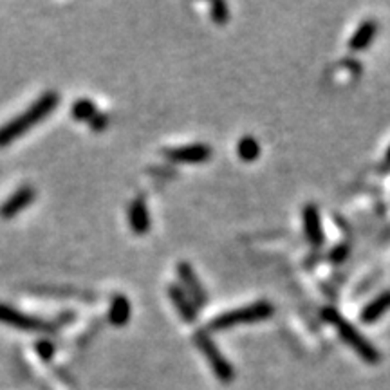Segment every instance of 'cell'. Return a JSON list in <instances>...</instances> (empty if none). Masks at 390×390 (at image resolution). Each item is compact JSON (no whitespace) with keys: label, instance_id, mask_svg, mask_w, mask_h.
<instances>
[{"label":"cell","instance_id":"cell-3","mask_svg":"<svg viewBox=\"0 0 390 390\" xmlns=\"http://www.w3.org/2000/svg\"><path fill=\"white\" fill-rule=\"evenodd\" d=\"M275 307L268 300L255 302V304L246 305V307H238L233 311H226L223 315L211 318L208 329L210 331H226V329L235 327L242 324H257V322L270 320L273 316Z\"/></svg>","mask_w":390,"mask_h":390},{"label":"cell","instance_id":"cell-10","mask_svg":"<svg viewBox=\"0 0 390 390\" xmlns=\"http://www.w3.org/2000/svg\"><path fill=\"white\" fill-rule=\"evenodd\" d=\"M129 224L136 235H147L152 226L150 221V211L147 206V199L144 197H136L132 203L129 204Z\"/></svg>","mask_w":390,"mask_h":390},{"label":"cell","instance_id":"cell-4","mask_svg":"<svg viewBox=\"0 0 390 390\" xmlns=\"http://www.w3.org/2000/svg\"><path fill=\"white\" fill-rule=\"evenodd\" d=\"M194 342L195 345H197V349H199V351L204 354V358L208 359V365H210V369L214 371L215 378H217L221 383H224V385L233 383L235 379L233 365H231V363L228 362L226 356L221 352V349H218L217 344L211 339V336L208 334V331H203V329L195 331Z\"/></svg>","mask_w":390,"mask_h":390},{"label":"cell","instance_id":"cell-8","mask_svg":"<svg viewBox=\"0 0 390 390\" xmlns=\"http://www.w3.org/2000/svg\"><path fill=\"white\" fill-rule=\"evenodd\" d=\"M36 197V190L31 184H23L20 186L15 194H11L8 199L4 201V204L0 206V215L4 218H13L20 214L22 210H26L28 206H31V203Z\"/></svg>","mask_w":390,"mask_h":390},{"label":"cell","instance_id":"cell-19","mask_svg":"<svg viewBox=\"0 0 390 390\" xmlns=\"http://www.w3.org/2000/svg\"><path fill=\"white\" fill-rule=\"evenodd\" d=\"M109 123H110V117L107 112H98L96 116L89 121L90 129H93L94 132H103V130L109 127Z\"/></svg>","mask_w":390,"mask_h":390},{"label":"cell","instance_id":"cell-11","mask_svg":"<svg viewBox=\"0 0 390 390\" xmlns=\"http://www.w3.org/2000/svg\"><path fill=\"white\" fill-rule=\"evenodd\" d=\"M168 298H170V302L174 304L176 311L179 312L183 322L194 324V322L197 320V307H195V304L190 300V297L184 292V289L181 288V285H168Z\"/></svg>","mask_w":390,"mask_h":390},{"label":"cell","instance_id":"cell-17","mask_svg":"<svg viewBox=\"0 0 390 390\" xmlns=\"http://www.w3.org/2000/svg\"><path fill=\"white\" fill-rule=\"evenodd\" d=\"M210 16H211V22L217 23V26H224V23H228V20H230V8H228L226 2H223V0L211 2Z\"/></svg>","mask_w":390,"mask_h":390},{"label":"cell","instance_id":"cell-9","mask_svg":"<svg viewBox=\"0 0 390 390\" xmlns=\"http://www.w3.org/2000/svg\"><path fill=\"white\" fill-rule=\"evenodd\" d=\"M302 223H304V231L307 241L311 242V246L320 248L325 241L324 226H322V217L318 206L312 203L305 204L302 210Z\"/></svg>","mask_w":390,"mask_h":390},{"label":"cell","instance_id":"cell-16","mask_svg":"<svg viewBox=\"0 0 390 390\" xmlns=\"http://www.w3.org/2000/svg\"><path fill=\"white\" fill-rule=\"evenodd\" d=\"M96 114V105H94V102L89 100V98H80L78 102H75V105L70 107V116L76 121H87L89 123Z\"/></svg>","mask_w":390,"mask_h":390},{"label":"cell","instance_id":"cell-6","mask_svg":"<svg viewBox=\"0 0 390 390\" xmlns=\"http://www.w3.org/2000/svg\"><path fill=\"white\" fill-rule=\"evenodd\" d=\"M211 154H214V150L206 143H194L184 144V147H168V149H163L164 159L179 164L206 163V161H210Z\"/></svg>","mask_w":390,"mask_h":390},{"label":"cell","instance_id":"cell-7","mask_svg":"<svg viewBox=\"0 0 390 390\" xmlns=\"http://www.w3.org/2000/svg\"><path fill=\"white\" fill-rule=\"evenodd\" d=\"M177 275H179L181 288L184 289L190 300L194 302L195 307H206L208 304V292L204 289L203 282L199 280L195 270L188 262H179L177 264Z\"/></svg>","mask_w":390,"mask_h":390},{"label":"cell","instance_id":"cell-5","mask_svg":"<svg viewBox=\"0 0 390 390\" xmlns=\"http://www.w3.org/2000/svg\"><path fill=\"white\" fill-rule=\"evenodd\" d=\"M0 324H6L9 327H15L19 331H38V332H53L58 329L56 322H47L38 316L28 315L11 305L0 302Z\"/></svg>","mask_w":390,"mask_h":390},{"label":"cell","instance_id":"cell-1","mask_svg":"<svg viewBox=\"0 0 390 390\" xmlns=\"http://www.w3.org/2000/svg\"><path fill=\"white\" fill-rule=\"evenodd\" d=\"M58 105V93H55V90L43 93L29 109H26L22 114H19V116L13 117V120H9L8 123L0 127V149H4L8 144H11L13 141L22 137L26 132H29L33 127H36L40 121L46 120Z\"/></svg>","mask_w":390,"mask_h":390},{"label":"cell","instance_id":"cell-2","mask_svg":"<svg viewBox=\"0 0 390 390\" xmlns=\"http://www.w3.org/2000/svg\"><path fill=\"white\" fill-rule=\"evenodd\" d=\"M324 318L329 322V324L334 325L339 338L344 339L345 344H347L349 347H351L352 351H354L356 354L363 359V362L369 363V365H378V363L381 362V352L378 351V347H374V345H372L371 342H369V339L351 324V322L345 320L344 316L339 315L336 309L325 307Z\"/></svg>","mask_w":390,"mask_h":390},{"label":"cell","instance_id":"cell-20","mask_svg":"<svg viewBox=\"0 0 390 390\" xmlns=\"http://www.w3.org/2000/svg\"><path fill=\"white\" fill-rule=\"evenodd\" d=\"M347 255H349L347 244H338V246L331 251V260L338 262L339 264V262H344L345 258H347Z\"/></svg>","mask_w":390,"mask_h":390},{"label":"cell","instance_id":"cell-14","mask_svg":"<svg viewBox=\"0 0 390 390\" xmlns=\"http://www.w3.org/2000/svg\"><path fill=\"white\" fill-rule=\"evenodd\" d=\"M376 35H378V22H374V20H365V22H362L358 26V29L354 31V35L351 36V42H349L351 51H365V49L372 43Z\"/></svg>","mask_w":390,"mask_h":390},{"label":"cell","instance_id":"cell-13","mask_svg":"<svg viewBox=\"0 0 390 390\" xmlns=\"http://www.w3.org/2000/svg\"><path fill=\"white\" fill-rule=\"evenodd\" d=\"M130 315H132V305H130L129 298L125 295H114L110 298L109 305V324L114 327H125L130 322Z\"/></svg>","mask_w":390,"mask_h":390},{"label":"cell","instance_id":"cell-21","mask_svg":"<svg viewBox=\"0 0 390 390\" xmlns=\"http://www.w3.org/2000/svg\"><path fill=\"white\" fill-rule=\"evenodd\" d=\"M385 159L390 163V144H389V149H386V152H385Z\"/></svg>","mask_w":390,"mask_h":390},{"label":"cell","instance_id":"cell-12","mask_svg":"<svg viewBox=\"0 0 390 390\" xmlns=\"http://www.w3.org/2000/svg\"><path fill=\"white\" fill-rule=\"evenodd\" d=\"M389 311H390V289H386V291L379 292L378 297L372 298V300L362 309V312H359V320H362L363 324H369V325L376 324V322H378L379 318Z\"/></svg>","mask_w":390,"mask_h":390},{"label":"cell","instance_id":"cell-15","mask_svg":"<svg viewBox=\"0 0 390 390\" xmlns=\"http://www.w3.org/2000/svg\"><path fill=\"white\" fill-rule=\"evenodd\" d=\"M237 154L244 163H253L260 156V144L253 136H244L237 143Z\"/></svg>","mask_w":390,"mask_h":390},{"label":"cell","instance_id":"cell-18","mask_svg":"<svg viewBox=\"0 0 390 390\" xmlns=\"http://www.w3.org/2000/svg\"><path fill=\"white\" fill-rule=\"evenodd\" d=\"M35 351L36 354L43 359V362H49V359L55 356L56 347L53 342H49V339H38V342L35 344Z\"/></svg>","mask_w":390,"mask_h":390}]
</instances>
